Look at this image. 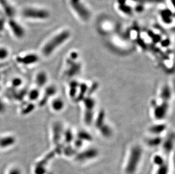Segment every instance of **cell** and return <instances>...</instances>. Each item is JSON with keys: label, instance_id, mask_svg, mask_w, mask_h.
<instances>
[{"label": "cell", "instance_id": "obj_16", "mask_svg": "<svg viewBox=\"0 0 175 174\" xmlns=\"http://www.w3.org/2000/svg\"><path fill=\"white\" fill-rule=\"evenodd\" d=\"M35 109V105L33 104H30L22 110V114H28L31 113Z\"/></svg>", "mask_w": 175, "mask_h": 174}, {"label": "cell", "instance_id": "obj_4", "mask_svg": "<svg viewBox=\"0 0 175 174\" xmlns=\"http://www.w3.org/2000/svg\"><path fill=\"white\" fill-rule=\"evenodd\" d=\"M23 16L26 18L32 19H47L49 17V13L48 10L34 7H29L25 8L23 12Z\"/></svg>", "mask_w": 175, "mask_h": 174}, {"label": "cell", "instance_id": "obj_20", "mask_svg": "<svg viewBox=\"0 0 175 174\" xmlns=\"http://www.w3.org/2000/svg\"><path fill=\"white\" fill-rule=\"evenodd\" d=\"M104 128H101V132L102 134L105 136H108L111 134V130L110 128L108 126H104Z\"/></svg>", "mask_w": 175, "mask_h": 174}, {"label": "cell", "instance_id": "obj_17", "mask_svg": "<svg viewBox=\"0 0 175 174\" xmlns=\"http://www.w3.org/2000/svg\"><path fill=\"white\" fill-rule=\"evenodd\" d=\"M9 52L6 48H0V60H5L8 57Z\"/></svg>", "mask_w": 175, "mask_h": 174}, {"label": "cell", "instance_id": "obj_24", "mask_svg": "<svg viewBox=\"0 0 175 174\" xmlns=\"http://www.w3.org/2000/svg\"><path fill=\"white\" fill-rule=\"evenodd\" d=\"M5 110V106L4 104L2 102L1 100H0V113L3 112Z\"/></svg>", "mask_w": 175, "mask_h": 174}, {"label": "cell", "instance_id": "obj_13", "mask_svg": "<svg viewBox=\"0 0 175 174\" xmlns=\"http://www.w3.org/2000/svg\"><path fill=\"white\" fill-rule=\"evenodd\" d=\"M39 91L36 89H34L30 92L28 94V98L31 101L36 100L39 98Z\"/></svg>", "mask_w": 175, "mask_h": 174}, {"label": "cell", "instance_id": "obj_5", "mask_svg": "<svg viewBox=\"0 0 175 174\" xmlns=\"http://www.w3.org/2000/svg\"><path fill=\"white\" fill-rule=\"evenodd\" d=\"M17 60L20 63L28 65L36 63L39 60V57L35 54H31L26 55L23 57H19L17 58Z\"/></svg>", "mask_w": 175, "mask_h": 174}, {"label": "cell", "instance_id": "obj_7", "mask_svg": "<svg viewBox=\"0 0 175 174\" xmlns=\"http://www.w3.org/2000/svg\"><path fill=\"white\" fill-rule=\"evenodd\" d=\"M98 155V152L94 149H90L85 150L84 152L78 154L77 156V160L78 161H86L95 158Z\"/></svg>", "mask_w": 175, "mask_h": 174}, {"label": "cell", "instance_id": "obj_2", "mask_svg": "<svg viewBox=\"0 0 175 174\" xmlns=\"http://www.w3.org/2000/svg\"><path fill=\"white\" fill-rule=\"evenodd\" d=\"M69 4L77 17L83 22L90 19L91 13L83 0H69Z\"/></svg>", "mask_w": 175, "mask_h": 174}, {"label": "cell", "instance_id": "obj_8", "mask_svg": "<svg viewBox=\"0 0 175 174\" xmlns=\"http://www.w3.org/2000/svg\"><path fill=\"white\" fill-rule=\"evenodd\" d=\"M15 142V139L13 136H6L0 139V147L6 148L14 145Z\"/></svg>", "mask_w": 175, "mask_h": 174}, {"label": "cell", "instance_id": "obj_23", "mask_svg": "<svg viewBox=\"0 0 175 174\" xmlns=\"http://www.w3.org/2000/svg\"><path fill=\"white\" fill-rule=\"evenodd\" d=\"M71 133H72V132H71ZM71 133L69 132H67V133L65 134V140L67 141V142H68V141H70V140H71L72 139V137H73V136H72V134H71Z\"/></svg>", "mask_w": 175, "mask_h": 174}, {"label": "cell", "instance_id": "obj_3", "mask_svg": "<svg viewBox=\"0 0 175 174\" xmlns=\"http://www.w3.org/2000/svg\"><path fill=\"white\" fill-rule=\"evenodd\" d=\"M142 155V150L141 147L135 146L131 149L125 168L127 174H133L136 171L141 160Z\"/></svg>", "mask_w": 175, "mask_h": 174}, {"label": "cell", "instance_id": "obj_12", "mask_svg": "<svg viewBox=\"0 0 175 174\" xmlns=\"http://www.w3.org/2000/svg\"><path fill=\"white\" fill-rule=\"evenodd\" d=\"M171 96V92L168 87H163L162 91L161 92V97L164 100L165 102L168 100L170 99Z\"/></svg>", "mask_w": 175, "mask_h": 174}, {"label": "cell", "instance_id": "obj_21", "mask_svg": "<svg viewBox=\"0 0 175 174\" xmlns=\"http://www.w3.org/2000/svg\"><path fill=\"white\" fill-rule=\"evenodd\" d=\"M22 84V81L20 78H15L12 81V84L14 87H18Z\"/></svg>", "mask_w": 175, "mask_h": 174}, {"label": "cell", "instance_id": "obj_6", "mask_svg": "<svg viewBox=\"0 0 175 174\" xmlns=\"http://www.w3.org/2000/svg\"><path fill=\"white\" fill-rule=\"evenodd\" d=\"M168 105L166 103H163L161 105L156 106L154 110V116L156 119H161L163 118L167 114Z\"/></svg>", "mask_w": 175, "mask_h": 174}, {"label": "cell", "instance_id": "obj_1", "mask_svg": "<svg viewBox=\"0 0 175 174\" xmlns=\"http://www.w3.org/2000/svg\"><path fill=\"white\" fill-rule=\"evenodd\" d=\"M71 35L70 31L67 29L62 30L54 35L44 45L41 50L42 53L46 57H49L57 48L65 43L70 39Z\"/></svg>", "mask_w": 175, "mask_h": 174}, {"label": "cell", "instance_id": "obj_22", "mask_svg": "<svg viewBox=\"0 0 175 174\" xmlns=\"http://www.w3.org/2000/svg\"><path fill=\"white\" fill-rule=\"evenodd\" d=\"M8 174H21V171L19 168H13L10 170Z\"/></svg>", "mask_w": 175, "mask_h": 174}, {"label": "cell", "instance_id": "obj_18", "mask_svg": "<svg viewBox=\"0 0 175 174\" xmlns=\"http://www.w3.org/2000/svg\"><path fill=\"white\" fill-rule=\"evenodd\" d=\"M161 141L162 140H161V138L156 137V138L150 139L148 143L151 146H156V145H158L161 142Z\"/></svg>", "mask_w": 175, "mask_h": 174}, {"label": "cell", "instance_id": "obj_15", "mask_svg": "<svg viewBox=\"0 0 175 174\" xmlns=\"http://www.w3.org/2000/svg\"><path fill=\"white\" fill-rule=\"evenodd\" d=\"M168 168L167 167V165L164 163L159 166L156 174H168Z\"/></svg>", "mask_w": 175, "mask_h": 174}, {"label": "cell", "instance_id": "obj_10", "mask_svg": "<svg viewBox=\"0 0 175 174\" xmlns=\"http://www.w3.org/2000/svg\"><path fill=\"white\" fill-rule=\"evenodd\" d=\"M61 127L60 124L56 123L54 127V143H58L60 139Z\"/></svg>", "mask_w": 175, "mask_h": 174}, {"label": "cell", "instance_id": "obj_14", "mask_svg": "<svg viewBox=\"0 0 175 174\" xmlns=\"http://www.w3.org/2000/svg\"><path fill=\"white\" fill-rule=\"evenodd\" d=\"M166 128V126L164 125H156L151 128V131L155 134H159L162 132Z\"/></svg>", "mask_w": 175, "mask_h": 174}, {"label": "cell", "instance_id": "obj_19", "mask_svg": "<svg viewBox=\"0 0 175 174\" xmlns=\"http://www.w3.org/2000/svg\"><path fill=\"white\" fill-rule=\"evenodd\" d=\"M154 161L155 162V164L157 165H158L159 166H161L164 163V160L162 158V157L159 156V155H156L154 159Z\"/></svg>", "mask_w": 175, "mask_h": 174}, {"label": "cell", "instance_id": "obj_9", "mask_svg": "<svg viewBox=\"0 0 175 174\" xmlns=\"http://www.w3.org/2000/svg\"><path fill=\"white\" fill-rule=\"evenodd\" d=\"M47 75L44 72H40L37 75L36 83L39 87H43L47 82Z\"/></svg>", "mask_w": 175, "mask_h": 174}, {"label": "cell", "instance_id": "obj_11", "mask_svg": "<svg viewBox=\"0 0 175 174\" xmlns=\"http://www.w3.org/2000/svg\"><path fill=\"white\" fill-rule=\"evenodd\" d=\"M64 106V104L63 101L59 99L54 100L52 104V107L56 111H61L63 109Z\"/></svg>", "mask_w": 175, "mask_h": 174}]
</instances>
